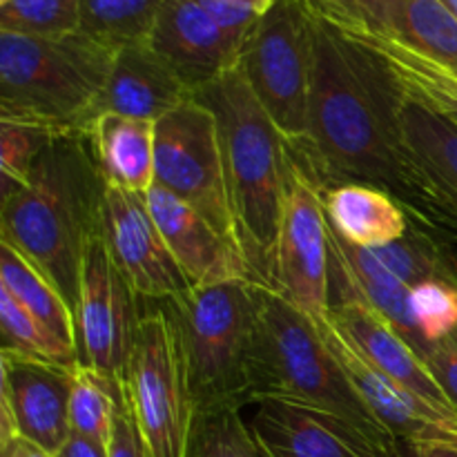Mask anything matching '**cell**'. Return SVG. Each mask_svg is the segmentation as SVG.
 I'll use <instances>...</instances> for the list:
<instances>
[{
  "mask_svg": "<svg viewBox=\"0 0 457 457\" xmlns=\"http://www.w3.org/2000/svg\"><path fill=\"white\" fill-rule=\"evenodd\" d=\"M312 83L306 141L290 145L328 192L364 183L388 192L420 226H445L402 137L404 92L384 58L353 36L321 0H308Z\"/></svg>",
  "mask_w": 457,
  "mask_h": 457,
  "instance_id": "cell-1",
  "label": "cell"
},
{
  "mask_svg": "<svg viewBox=\"0 0 457 457\" xmlns=\"http://www.w3.org/2000/svg\"><path fill=\"white\" fill-rule=\"evenodd\" d=\"M103 195L105 179L87 132L56 134L25 186L3 195L0 241L21 253L71 311L85 244L103 228Z\"/></svg>",
  "mask_w": 457,
  "mask_h": 457,
  "instance_id": "cell-2",
  "label": "cell"
},
{
  "mask_svg": "<svg viewBox=\"0 0 457 457\" xmlns=\"http://www.w3.org/2000/svg\"><path fill=\"white\" fill-rule=\"evenodd\" d=\"M254 297L253 404L263 397L293 402L337 420L351 431L366 457H413V451L370 413L321 337L317 321L268 286L254 284Z\"/></svg>",
  "mask_w": 457,
  "mask_h": 457,
  "instance_id": "cell-3",
  "label": "cell"
},
{
  "mask_svg": "<svg viewBox=\"0 0 457 457\" xmlns=\"http://www.w3.org/2000/svg\"><path fill=\"white\" fill-rule=\"evenodd\" d=\"M217 119L237 239L254 284L272 288L290 145L239 65L195 92Z\"/></svg>",
  "mask_w": 457,
  "mask_h": 457,
  "instance_id": "cell-4",
  "label": "cell"
},
{
  "mask_svg": "<svg viewBox=\"0 0 457 457\" xmlns=\"http://www.w3.org/2000/svg\"><path fill=\"white\" fill-rule=\"evenodd\" d=\"M114 56L83 31L61 38L0 31V120L87 132Z\"/></svg>",
  "mask_w": 457,
  "mask_h": 457,
  "instance_id": "cell-5",
  "label": "cell"
},
{
  "mask_svg": "<svg viewBox=\"0 0 457 457\" xmlns=\"http://www.w3.org/2000/svg\"><path fill=\"white\" fill-rule=\"evenodd\" d=\"M165 303L181 337L196 415L253 404L254 281L190 286Z\"/></svg>",
  "mask_w": 457,
  "mask_h": 457,
  "instance_id": "cell-6",
  "label": "cell"
},
{
  "mask_svg": "<svg viewBox=\"0 0 457 457\" xmlns=\"http://www.w3.org/2000/svg\"><path fill=\"white\" fill-rule=\"evenodd\" d=\"M120 388L147 457H187L196 406L181 337L165 302H147Z\"/></svg>",
  "mask_w": 457,
  "mask_h": 457,
  "instance_id": "cell-7",
  "label": "cell"
},
{
  "mask_svg": "<svg viewBox=\"0 0 457 457\" xmlns=\"http://www.w3.org/2000/svg\"><path fill=\"white\" fill-rule=\"evenodd\" d=\"M239 70L286 141H306L312 83L308 0H275L245 36Z\"/></svg>",
  "mask_w": 457,
  "mask_h": 457,
  "instance_id": "cell-8",
  "label": "cell"
},
{
  "mask_svg": "<svg viewBox=\"0 0 457 457\" xmlns=\"http://www.w3.org/2000/svg\"><path fill=\"white\" fill-rule=\"evenodd\" d=\"M154 186L186 201L239 245L217 119L195 96L156 120Z\"/></svg>",
  "mask_w": 457,
  "mask_h": 457,
  "instance_id": "cell-9",
  "label": "cell"
},
{
  "mask_svg": "<svg viewBox=\"0 0 457 457\" xmlns=\"http://www.w3.org/2000/svg\"><path fill=\"white\" fill-rule=\"evenodd\" d=\"M272 290L315 321L330 311V226L324 192L290 150Z\"/></svg>",
  "mask_w": 457,
  "mask_h": 457,
  "instance_id": "cell-10",
  "label": "cell"
},
{
  "mask_svg": "<svg viewBox=\"0 0 457 457\" xmlns=\"http://www.w3.org/2000/svg\"><path fill=\"white\" fill-rule=\"evenodd\" d=\"M141 297L107 250L103 228L89 237L80 259L76 299V346L79 361L105 378L123 384L141 321Z\"/></svg>",
  "mask_w": 457,
  "mask_h": 457,
  "instance_id": "cell-11",
  "label": "cell"
},
{
  "mask_svg": "<svg viewBox=\"0 0 457 457\" xmlns=\"http://www.w3.org/2000/svg\"><path fill=\"white\" fill-rule=\"evenodd\" d=\"M328 320L378 373L422 404L431 406L442 418L457 424V411L431 375L427 361L357 293L333 257H330Z\"/></svg>",
  "mask_w": 457,
  "mask_h": 457,
  "instance_id": "cell-12",
  "label": "cell"
},
{
  "mask_svg": "<svg viewBox=\"0 0 457 457\" xmlns=\"http://www.w3.org/2000/svg\"><path fill=\"white\" fill-rule=\"evenodd\" d=\"M3 445L13 437L56 455L70 440V393L76 366L0 351Z\"/></svg>",
  "mask_w": 457,
  "mask_h": 457,
  "instance_id": "cell-13",
  "label": "cell"
},
{
  "mask_svg": "<svg viewBox=\"0 0 457 457\" xmlns=\"http://www.w3.org/2000/svg\"><path fill=\"white\" fill-rule=\"evenodd\" d=\"M103 237L119 270L145 302H170L190 288L147 208L145 195L105 186Z\"/></svg>",
  "mask_w": 457,
  "mask_h": 457,
  "instance_id": "cell-14",
  "label": "cell"
},
{
  "mask_svg": "<svg viewBox=\"0 0 457 457\" xmlns=\"http://www.w3.org/2000/svg\"><path fill=\"white\" fill-rule=\"evenodd\" d=\"M244 40L196 0H165L145 43L195 94L239 65Z\"/></svg>",
  "mask_w": 457,
  "mask_h": 457,
  "instance_id": "cell-15",
  "label": "cell"
},
{
  "mask_svg": "<svg viewBox=\"0 0 457 457\" xmlns=\"http://www.w3.org/2000/svg\"><path fill=\"white\" fill-rule=\"evenodd\" d=\"M145 201L187 284L219 286L228 281H253L239 245L226 239L192 205L161 186H152Z\"/></svg>",
  "mask_w": 457,
  "mask_h": 457,
  "instance_id": "cell-16",
  "label": "cell"
},
{
  "mask_svg": "<svg viewBox=\"0 0 457 457\" xmlns=\"http://www.w3.org/2000/svg\"><path fill=\"white\" fill-rule=\"evenodd\" d=\"M320 326L321 337L326 339V344L330 346V351L335 353L337 361L342 364L344 373L348 375L351 384L355 386V391L360 393V397L364 400V404L369 406L370 413L402 442V445L409 446L413 451L415 442L422 440H436V437H453L457 440V424L449 422L446 418H442L437 411H433L431 406L422 404L420 400H415L413 395H409L406 391H402L397 384H393L391 379L384 378L382 373L373 369L351 344L346 342L342 333L333 326V321L328 317L317 321Z\"/></svg>",
  "mask_w": 457,
  "mask_h": 457,
  "instance_id": "cell-17",
  "label": "cell"
},
{
  "mask_svg": "<svg viewBox=\"0 0 457 457\" xmlns=\"http://www.w3.org/2000/svg\"><path fill=\"white\" fill-rule=\"evenodd\" d=\"M192 96L195 94L150 45H125L116 49L105 89L94 110V119L112 112L156 123Z\"/></svg>",
  "mask_w": 457,
  "mask_h": 457,
  "instance_id": "cell-18",
  "label": "cell"
},
{
  "mask_svg": "<svg viewBox=\"0 0 457 457\" xmlns=\"http://www.w3.org/2000/svg\"><path fill=\"white\" fill-rule=\"evenodd\" d=\"M248 428L263 457H366L346 427L286 400L254 402Z\"/></svg>",
  "mask_w": 457,
  "mask_h": 457,
  "instance_id": "cell-19",
  "label": "cell"
},
{
  "mask_svg": "<svg viewBox=\"0 0 457 457\" xmlns=\"http://www.w3.org/2000/svg\"><path fill=\"white\" fill-rule=\"evenodd\" d=\"M324 3V0H321ZM326 9L360 40H364L370 49L384 58L388 70L395 74L397 83L402 85V92L406 98L437 112L445 119L453 120L457 125V74L449 67L413 52L406 45L397 43L391 36L382 34L369 22L361 21L355 9L348 3L335 4L324 3Z\"/></svg>",
  "mask_w": 457,
  "mask_h": 457,
  "instance_id": "cell-20",
  "label": "cell"
},
{
  "mask_svg": "<svg viewBox=\"0 0 457 457\" xmlns=\"http://www.w3.org/2000/svg\"><path fill=\"white\" fill-rule=\"evenodd\" d=\"M357 16L457 74V16L445 0H351Z\"/></svg>",
  "mask_w": 457,
  "mask_h": 457,
  "instance_id": "cell-21",
  "label": "cell"
},
{
  "mask_svg": "<svg viewBox=\"0 0 457 457\" xmlns=\"http://www.w3.org/2000/svg\"><path fill=\"white\" fill-rule=\"evenodd\" d=\"M402 137L411 161L436 201L442 223L457 230V125L406 98L402 107Z\"/></svg>",
  "mask_w": 457,
  "mask_h": 457,
  "instance_id": "cell-22",
  "label": "cell"
},
{
  "mask_svg": "<svg viewBox=\"0 0 457 457\" xmlns=\"http://www.w3.org/2000/svg\"><path fill=\"white\" fill-rule=\"evenodd\" d=\"M156 123L120 114L96 116L87 128L105 186L147 195L154 186Z\"/></svg>",
  "mask_w": 457,
  "mask_h": 457,
  "instance_id": "cell-23",
  "label": "cell"
},
{
  "mask_svg": "<svg viewBox=\"0 0 457 457\" xmlns=\"http://www.w3.org/2000/svg\"><path fill=\"white\" fill-rule=\"evenodd\" d=\"M330 228L348 244L375 250L397 241L409 230V212L379 187L346 183L324 192Z\"/></svg>",
  "mask_w": 457,
  "mask_h": 457,
  "instance_id": "cell-24",
  "label": "cell"
},
{
  "mask_svg": "<svg viewBox=\"0 0 457 457\" xmlns=\"http://www.w3.org/2000/svg\"><path fill=\"white\" fill-rule=\"evenodd\" d=\"M330 257L342 268L357 293L420 353V357H424L431 346L424 342L411 320L409 286L402 284L370 250L348 244L333 228H330Z\"/></svg>",
  "mask_w": 457,
  "mask_h": 457,
  "instance_id": "cell-25",
  "label": "cell"
},
{
  "mask_svg": "<svg viewBox=\"0 0 457 457\" xmlns=\"http://www.w3.org/2000/svg\"><path fill=\"white\" fill-rule=\"evenodd\" d=\"M0 286L7 288L25 306V311L62 346L79 353L76 317L70 303L21 253L3 241H0Z\"/></svg>",
  "mask_w": 457,
  "mask_h": 457,
  "instance_id": "cell-26",
  "label": "cell"
},
{
  "mask_svg": "<svg viewBox=\"0 0 457 457\" xmlns=\"http://www.w3.org/2000/svg\"><path fill=\"white\" fill-rule=\"evenodd\" d=\"M404 286L422 281H451L457 284V254L437 239L427 226H409L404 237L370 250Z\"/></svg>",
  "mask_w": 457,
  "mask_h": 457,
  "instance_id": "cell-27",
  "label": "cell"
},
{
  "mask_svg": "<svg viewBox=\"0 0 457 457\" xmlns=\"http://www.w3.org/2000/svg\"><path fill=\"white\" fill-rule=\"evenodd\" d=\"M123 388L85 364H76L70 393V431L101 446H110Z\"/></svg>",
  "mask_w": 457,
  "mask_h": 457,
  "instance_id": "cell-28",
  "label": "cell"
},
{
  "mask_svg": "<svg viewBox=\"0 0 457 457\" xmlns=\"http://www.w3.org/2000/svg\"><path fill=\"white\" fill-rule=\"evenodd\" d=\"M165 0H80V31L110 47L145 43Z\"/></svg>",
  "mask_w": 457,
  "mask_h": 457,
  "instance_id": "cell-29",
  "label": "cell"
},
{
  "mask_svg": "<svg viewBox=\"0 0 457 457\" xmlns=\"http://www.w3.org/2000/svg\"><path fill=\"white\" fill-rule=\"evenodd\" d=\"M0 330H3V351L40 357L62 366L80 364L79 353L62 346L54 335H49L3 286H0Z\"/></svg>",
  "mask_w": 457,
  "mask_h": 457,
  "instance_id": "cell-30",
  "label": "cell"
},
{
  "mask_svg": "<svg viewBox=\"0 0 457 457\" xmlns=\"http://www.w3.org/2000/svg\"><path fill=\"white\" fill-rule=\"evenodd\" d=\"M0 31L61 38L80 31V0H4Z\"/></svg>",
  "mask_w": 457,
  "mask_h": 457,
  "instance_id": "cell-31",
  "label": "cell"
},
{
  "mask_svg": "<svg viewBox=\"0 0 457 457\" xmlns=\"http://www.w3.org/2000/svg\"><path fill=\"white\" fill-rule=\"evenodd\" d=\"M187 457H263L241 409L196 415Z\"/></svg>",
  "mask_w": 457,
  "mask_h": 457,
  "instance_id": "cell-32",
  "label": "cell"
},
{
  "mask_svg": "<svg viewBox=\"0 0 457 457\" xmlns=\"http://www.w3.org/2000/svg\"><path fill=\"white\" fill-rule=\"evenodd\" d=\"M409 312L428 346L451 337L457 330V284L433 279L411 286Z\"/></svg>",
  "mask_w": 457,
  "mask_h": 457,
  "instance_id": "cell-33",
  "label": "cell"
},
{
  "mask_svg": "<svg viewBox=\"0 0 457 457\" xmlns=\"http://www.w3.org/2000/svg\"><path fill=\"white\" fill-rule=\"evenodd\" d=\"M56 132L29 123L0 120V172L3 195L25 186L38 156L47 150Z\"/></svg>",
  "mask_w": 457,
  "mask_h": 457,
  "instance_id": "cell-34",
  "label": "cell"
},
{
  "mask_svg": "<svg viewBox=\"0 0 457 457\" xmlns=\"http://www.w3.org/2000/svg\"><path fill=\"white\" fill-rule=\"evenodd\" d=\"M214 21L239 38H245L248 31L262 21L275 0H196Z\"/></svg>",
  "mask_w": 457,
  "mask_h": 457,
  "instance_id": "cell-35",
  "label": "cell"
},
{
  "mask_svg": "<svg viewBox=\"0 0 457 457\" xmlns=\"http://www.w3.org/2000/svg\"><path fill=\"white\" fill-rule=\"evenodd\" d=\"M427 361L428 370L440 384L445 395L457 411V335L453 333L451 337L442 339V342L433 344L422 357Z\"/></svg>",
  "mask_w": 457,
  "mask_h": 457,
  "instance_id": "cell-36",
  "label": "cell"
},
{
  "mask_svg": "<svg viewBox=\"0 0 457 457\" xmlns=\"http://www.w3.org/2000/svg\"><path fill=\"white\" fill-rule=\"evenodd\" d=\"M107 457H147L145 446H143L141 436L137 431L132 413L128 411V404H120L119 413H116L114 431H112L110 446H107Z\"/></svg>",
  "mask_w": 457,
  "mask_h": 457,
  "instance_id": "cell-37",
  "label": "cell"
},
{
  "mask_svg": "<svg viewBox=\"0 0 457 457\" xmlns=\"http://www.w3.org/2000/svg\"><path fill=\"white\" fill-rule=\"evenodd\" d=\"M413 457H457V440L436 437V440L415 442Z\"/></svg>",
  "mask_w": 457,
  "mask_h": 457,
  "instance_id": "cell-38",
  "label": "cell"
},
{
  "mask_svg": "<svg viewBox=\"0 0 457 457\" xmlns=\"http://www.w3.org/2000/svg\"><path fill=\"white\" fill-rule=\"evenodd\" d=\"M56 457H107V449L96 442L85 440V437L70 436V440L62 445Z\"/></svg>",
  "mask_w": 457,
  "mask_h": 457,
  "instance_id": "cell-39",
  "label": "cell"
},
{
  "mask_svg": "<svg viewBox=\"0 0 457 457\" xmlns=\"http://www.w3.org/2000/svg\"><path fill=\"white\" fill-rule=\"evenodd\" d=\"M3 457H56L49 451L40 449V446L31 445V442L22 440V437H13L7 445H3Z\"/></svg>",
  "mask_w": 457,
  "mask_h": 457,
  "instance_id": "cell-40",
  "label": "cell"
},
{
  "mask_svg": "<svg viewBox=\"0 0 457 457\" xmlns=\"http://www.w3.org/2000/svg\"><path fill=\"white\" fill-rule=\"evenodd\" d=\"M326 3H335V4H342V3H351V0H326Z\"/></svg>",
  "mask_w": 457,
  "mask_h": 457,
  "instance_id": "cell-41",
  "label": "cell"
},
{
  "mask_svg": "<svg viewBox=\"0 0 457 457\" xmlns=\"http://www.w3.org/2000/svg\"><path fill=\"white\" fill-rule=\"evenodd\" d=\"M0 3H4V0H0Z\"/></svg>",
  "mask_w": 457,
  "mask_h": 457,
  "instance_id": "cell-42",
  "label": "cell"
},
{
  "mask_svg": "<svg viewBox=\"0 0 457 457\" xmlns=\"http://www.w3.org/2000/svg\"><path fill=\"white\" fill-rule=\"evenodd\" d=\"M455 335H457V330H455Z\"/></svg>",
  "mask_w": 457,
  "mask_h": 457,
  "instance_id": "cell-43",
  "label": "cell"
}]
</instances>
